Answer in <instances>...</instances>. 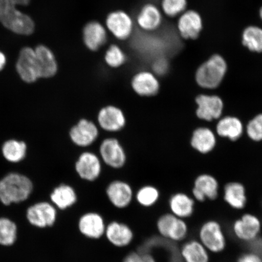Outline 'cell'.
I'll use <instances>...</instances> for the list:
<instances>
[{
	"label": "cell",
	"instance_id": "cell-19",
	"mask_svg": "<svg viewBox=\"0 0 262 262\" xmlns=\"http://www.w3.org/2000/svg\"><path fill=\"white\" fill-rule=\"evenodd\" d=\"M196 103L198 104L196 115L200 119L211 121L221 116L224 104L219 97L201 95L196 98Z\"/></svg>",
	"mask_w": 262,
	"mask_h": 262
},
{
	"label": "cell",
	"instance_id": "cell-21",
	"mask_svg": "<svg viewBox=\"0 0 262 262\" xmlns=\"http://www.w3.org/2000/svg\"><path fill=\"white\" fill-rule=\"evenodd\" d=\"M104 234L111 244L120 248L129 245L134 237L133 232L128 226L118 222L110 223Z\"/></svg>",
	"mask_w": 262,
	"mask_h": 262
},
{
	"label": "cell",
	"instance_id": "cell-18",
	"mask_svg": "<svg viewBox=\"0 0 262 262\" xmlns=\"http://www.w3.org/2000/svg\"><path fill=\"white\" fill-rule=\"evenodd\" d=\"M139 27L146 32H152L158 29L162 22L160 9L152 3H146L139 10L136 16Z\"/></svg>",
	"mask_w": 262,
	"mask_h": 262
},
{
	"label": "cell",
	"instance_id": "cell-39",
	"mask_svg": "<svg viewBox=\"0 0 262 262\" xmlns=\"http://www.w3.org/2000/svg\"><path fill=\"white\" fill-rule=\"evenodd\" d=\"M237 262H262V257L255 252H248L238 257Z\"/></svg>",
	"mask_w": 262,
	"mask_h": 262
},
{
	"label": "cell",
	"instance_id": "cell-29",
	"mask_svg": "<svg viewBox=\"0 0 262 262\" xmlns=\"http://www.w3.org/2000/svg\"><path fill=\"white\" fill-rule=\"evenodd\" d=\"M215 143L214 134L207 128H199L193 134L191 145L202 153L210 151L214 147Z\"/></svg>",
	"mask_w": 262,
	"mask_h": 262
},
{
	"label": "cell",
	"instance_id": "cell-15",
	"mask_svg": "<svg viewBox=\"0 0 262 262\" xmlns=\"http://www.w3.org/2000/svg\"><path fill=\"white\" fill-rule=\"evenodd\" d=\"M78 227L81 234L92 239L101 238L106 230L102 216L94 212L82 215L78 221Z\"/></svg>",
	"mask_w": 262,
	"mask_h": 262
},
{
	"label": "cell",
	"instance_id": "cell-16",
	"mask_svg": "<svg viewBox=\"0 0 262 262\" xmlns=\"http://www.w3.org/2000/svg\"><path fill=\"white\" fill-rule=\"evenodd\" d=\"M131 86L141 97H151L158 93L160 84L155 75L149 71H140L131 80Z\"/></svg>",
	"mask_w": 262,
	"mask_h": 262
},
{
	"label": "cell",
	"instance_id": "cell-13",
	"mask_svg": "<svg viewBox=\"0 0 262 262\" xmlns=\"http://www.w3.org/2000/svg\"><path fill=\"white\" fill-rule=\"evenodd\" d=\"M75 171L82 179L93 182L98 178L101 171L99 158L90 152L82 153L75 163Z\"/></svg>",
	"mask_w": 262,
	"mask_h": 262
},
{
	"label": "cell",
	"instance_id": "cell-22",
	"mask_svg": "<svg viewBox=\"0 0 262 262\" xmlns=\"http://www.w3.org/2000/svg\"><path fill=\"white\" fill-rule=\"evenodd\" d=\"M180 255L183 262H210L209 252L196 239L185 242L180 249Z\"/></svg>",
	"mask_w": 262,
	"mask_h": 262
},
{
	"label": "cell",
	"instance_id": "cell-37",
	"mask_svg": "<svg viewBox=\"0 0 262 262\" xmlns=\"http://www.w3.org/2000/svg\"><path fill=\"white\" fill-rule=\"evenodd\" d=\"M123 262H157L156 258L150 253L133 252L124 258Z\"/></svg>",
	"mask_w": 262,
	"mask_h": 262
},
{
	"label": "cell",
	"instance_id": "cell-40",
	"mask_svg": "<svg viewBox=\"0 0 262 262\" xmlns=\"http://www.w3.org/2000/svg\"><path fill=\"white\" fill-rule=\"evenodd\" d=\"M6 64V58L4 54L0 52V71L5 68Z\"/></svg>",
	"mask_w": 262,
	"mask_h": 262
},
{
	"label": "cell",
	"instance_id": "cell-7",
	"mask_svg": "<svg viewBox=\"0 0 262 262\" xmlns=\"http://www.w3.org/2000/svg\"><path fill=\"white\" fill-rule=\"evenodd\" d=\"M16 70L22 81L26 83H34L41 78L34 49L26 47L21 49L16 62Z\"/></svg>",
	"mask_w": 262,
	"mask_h": 262
},
{
	"label": "cell",
	"instance_id": "cell-41",
	"mask_svg": "<svg viewBox=\"0 0 262 262\" xmlns=\"http://www.w3.org/2000/svg\"><path fill=\"white\" fill-rule=\"evenodd\" d=\"M260 17H261V18L262 19V8L260 10Z\"/></svg>",
	"mask_w": 262,
	"mask_h": 262
},
{
	"label": "cell",
	"instance_id": "cell-14",
	"mask_svg": "<svg viewBox=\"0 0 262 262\" xmlns=\"http://www.w3.org/2000/svg\"><path fill=\"white\" fill-rule=\"evenodd\" d=\"M107 40V29L97 21H91L83 29V40L86 47L91 51H97L103 47Z\"/></svg>",
	"mask_w": 262,
	"mask_h": 262
},
{
	"label": "cell",
	"instance_id": "cell-12",
	"mask_svg": "<svg viewBox=\"0 0 262 262\" xmlns=\"http://www.w3.org/2000/svg\"><path fill=\"white\" fill-rule=\"evenodd\" d=\"M70 138L75 145L88 147L96 141L98 130L96 124L87 119H81L70 130Z\"/></svg>",
	"mask_w": 262,
	"mask_h": 262
},
{
	"label": "cell",
	"instance_id": "cell-11",
	"mask_svg": "<svg viewBox=\"0 0 262 262\" xmlns=\"http://www.w3.org/2000/svg\"><path fill=\"white\" fill-rule=\"evenodd\" d=\"M98 123L103 130L118 132L126 125V117L122 110L110 105L101 108L97 117Z\"/></svg>",
	"mask_w": 262,
	"mask_h": 262
},
{
	"label": "cell",
	"instance_id": "cell-6",
	"mask_svg": "<svg viewBox=\"0 0 262 262\" xmlns=\"http://www.w3.org/2000/svg\"><path fill=\"white\" fill-rule=\"evenodd\" d=\"M261 227L262 222L257 216L245 213L233 222L232 231L238 240L250 243L259 236Z\"/></svg>",
	"mask_w": 262,
	"mask_h": 262
},
{
	"label": "cell",
	"instance_id": "cell-34",
	"mask_svg": "<svg viewBox=\"0 0 262 262\" xmlns=\"http://www.w3.org/2000/svg\"><path fill=\"white\" fill-rule=\"evenodd\" d=\"M158 189L152 186H143L136 195L137 202L144 207H150L156 204L159 199Z\"/></svg>",
	"mask_w": 262,
	"mask_h": 262
},
{
	"label": "cell",
	"instance_id": "cell-8",
	"mask_svg": "<svg viewBox=\"0 0 262 262\" xmlns=\"http://www.w3.org/2000/svg\"><path fill=\"white\" fill-rule=\"evenodd\" d=\"M105 25L107 31L120 41L129 39L134 30L133 19L121 10L110 12L106 16Z\"/></svg>",
	"mask_w": 262,
	"mask_h": 262
},
{
	"label": "cell",
	"instance_id": "cell-24",
	"mask_svg": "<svg viewBox=\"0 0 262 262\" xmlns=\"http://www.w3.org/2000/svg\"><path fill=\"white\" fill-rule=\"evenodd\" d=\"M178 29L183 38H198L202 29L201 16L194 11H189L183 14L179 19Z\"/></svg>",
	"mask_w": 262,
	"mask_h": 262
},
{
	"label": "cell",
	"instance_id": "cell-17",
	"mask_svg": "<svg viewBox=\"0 0 262 262\" xmlns=\"http://www.w3.org/2000/svg\"><path fill=\"white\" fill-rule=\"evenodd\" d=\"M106 194L115 207L123 209L126 208L130 204L133 192L128 183L116 180L108 185Z\"/></svg>",
	"mask_w": 262,
	"mask_h": 262
},
{
	"label": "cell",
	"instance_id": "cell-25",
	"mask_svg": "<svg viewBox=\"0 0 262 262\" xmlns=\"http://www.w3.org/2000/svg\"><path fill=\"white\" fill-rule=\"evenodd\" d=\"M27 143L24 140L10 139L5 141L1 147L2 155L6 160L12 164L24 161L28 155Z\"/></svg>",
	"mask_w": 262,
	"mask_h": 262
},
{
	"label": "cell",
	"instance_id": "cell-2",
	"mask_svg": "<svg viewBox=\"0 0 262 262\" xmlns=\"http://www.w3.org/2000/svg\"><path fill=\"white\" fill-rule=\"evenodd\" d=\"M31 0H0V23L16 34L29 35L34 31L35 24L30 16L24 14L16 6H27Z\"/></svg>",
	"mask_w": 262,
	"mask_h": 262
},
{
	"label": "cell",
	"instance_id": "cell-35",
	"mask_svg": "<svg viewBox=\"0 0 262 262\" xmlns=\"http://www.w3.org/2000/svg\"><path fill=\"white\" fill-rule=\"evenodd\" d=\"M187 2L186 0H162V8L165 14L173 17L185 11Z\"/></svg>",
	"mask_w": 262,
	"mask_h": 262
},
{
	"label": "cell",
	"instance_id": "cell-30",
	"mask_svg": "<svg viewBox=\"0 0 262 262\" xmlns=\"http://www.w3.org/2000/svg\"><path fill=\"white\" fill-rule=\"evenodd\" d=\"M217 133L222 137H229L231 140H237L242 135L243 126L237 118L227 117L219 122Z\"/></svg>",
	"mask_w": 262,
	"mask_h": 262
},
{
	"label": "cell",
	"instance_id": "cell-3",
	"mask_svg": "<svg viewBox=\"0 0 262 262\" xmlns=\"http://www.w3.org/2000/svg\"><path fill=\"white\" fill-rule=\"evenodd\" d=\"M227 70L224 59L219 55H213L198 69L196 82L202 88L214 89L221 83Z\"/></svg>",
	"mask_w": 262,
	"mask_h": 262
},
{
	"label": "cell",
	"instance_id": "cell-5",
	"mask_svg": "<svg viewBox=\"0 0 262 262\" xmlns=\"http://www.w3.org/2000/svg\"><path fill=\"white\" fill-rule=\"evenodd\" d=\"M157 229L162 237L176 243L184 241L189 232L185 220L176 217L171 212L160 216L157 222Z\"/></svg>",
	"mask_w": 262,
	"mask_h": 262
},
{
	"label": "cell",
	"instance_id": "cell-20",
	"mask_svg": "<svg viewBox=\"0 0 262 262\" xmlns=\"http://www.w3.org/2000/svg\"><path fill=\"white\" fill-rule=\"evenodd\" d=\"M218 190L217 180L211 176L202 175L195 180L192 195L199 202H204L206 199L214 201L217 198Z\"/></svg>",
	"mask_w": 262,
	"mask_h": 262
},
{
	"label": "cell",
	"instance_id": "cell-33",
	"mask_svg": "<svg viewBox=\"0 0 262 262\" xmlns=\"http://www.w3.org/2000/svg\"><path fill=\"white\" fill-rule=\"evenodd\" d=\"M126 55L122 48L116 45H111L104 55V61L112 68L122 67L126 61Z\"/></svg>",
	"mask_w": 262,
	"mask_h": 262
},
{
	"label": "cell",
	"instance_id": "cell-31",
	"mask_svg": "<svg viewBox=\"0 0 262 262\" xmlns=\"http://www.w3.org/2000/svg\"><path fill=\"white\" fill-rule=\"evenodd\" d=\"M18 227L11 219L0 217V245L11 247L17 240Z\"/></svg>",
	"mask_w": 262,
	"mask_h": 262
},
{
	"label": "cell",
	"instance_id": "cell-27",
	"mask_svg": "<svg viewBox=\"0 0 262 262\" xmlns=\"http://www.w3.org/2000/svg\"><path fill=\"white\" fill-rule=\"evenodd\" d=\"M50 199L55 208L64 210L76 203L77 196L74 189L71 186L61 184L54 189L51 193Z\"/></svg>",
	"mask_w": 262,
	"mask_h": 262
},
{
	"label": "cell",
	"instance_id": "cell-28",
	"mask_svg": "<svg viewBox=\"0 0 262 262\" xmlns=\"http://www.w3.org/2000/svg\"><path fill=\"white\" fill-rule=\"evenodd\" d=\"M225 201L232 209L242 210L247 205V198L243 185L239 183H229L224 189Z\"/></svg>",
	"mask_w": 262,
	"mask_h": 262
},
{
	"label": "cell",
	"instance_id": "cell-26",
	"mask_svg": "<svg viewBox=\"0 0 262 262\" xmlns=\"http://www.w3.org/2000/svg\"><path fill=\"white\" fill-rule=\"evenodd\" d=\"M171 213L176 217L184 219L191 217L195 210L194 200L184 193H177L169 199Z\"/></svg>",
	"mask_w": 262,
	"mask_h": 262
},
{
	"label": "cell",
	"instance_id": "cell-36",
	"mask_svg": "<svg viewBox=\"0 0 262 262\" xmlns=\"http://www.w3.org/2000/svg\"><path fill=\"white\" fill-rule=\"evenodd\" d=\"M247 133L251 139L255 141L262 140V114L258 115L249 123Z\"/></svg>",
	"mask_w": 262,
	"mask_h": 262
},
{
	"label": "cell",
	"instance_id": "cell-42",
	"mask_svg": "<svg viewBox=\"0 0 262 262\" xmlns=\"http://www.w3.org/2000/svg\"></svg>",
	"mask_w": 262,
	"mask_h": 262
},
{
	"label": "cell",
	"instance_id": "cell-10",
	"mask_svg": "<svg viewBox=\"0 0 262 262\" xmlns=\"http://www.w3.org/2000/svg\"><path fill=\"white\" fill-rule=\"evenodd\" d=\"M100 153L103 162L111 168H122L126 163V153L119 141L116 139L104 140L100 147Z\"/></svg>",
	"mask_w": 262,
	"mask_h": 262
},
{
	"label": "cell",
	"instance_id": "cell-9",
	"mask_svg": "<svg viewBox=\"0 0 262 262\" xmlns=\"http://www.w3.org/2000/svg\"><path fill=\"white\" fill-rule=\"evenodd\" d=\"M57 212L54 205L40 202L31 205L26 212L29 224L38 228L51 227L57 220Z\"/></svg>",
	"mask_w": 262,
	"mask_h": 262
},
{
	"label": "cell",
	"instance_id": "cell-38",
	"mask_svg": "<svg viewBox=\"0 0 262 262\" xmlns=\"http://www.w3.org/2000/svg\"><path fill=\"white\" fill-rule=\"evenodd\" d=\"M168 70V63L165 58H157L153 63L152 70L155 74L163 75L167 73Z\"/></svg>",
	"mask_w": 262,
	"mask_h": 262
},
{
	"label": "cell",
	"instance_id": "cell-1",
	"mask_svg": "<svg viewBox=\"0 0 262 262\" xmlns=\"http://www.w3.org/2000/svg\"><path fill=\"white\" fill-rule=\"evenodd\" d=\"M34 183L24 173L11 172L0 179V202L3 205L20 204L30 198Z\"/></svg>",
	"mask_w": 262,
	"mask_h": 262
},
{
	"label": "cell",
	"instance_id": "cell-4",
	"mask_svg": "<svg viewBox=\"0 0 262 262\" xmlns=\"http://www.w3.org/2000/svg\"><path fill=\"white\" fill-rule=\"evenodd\" d=\"M199 241L209 253L219 254L227 248V237L221 224L217 221H206L200 227Z\"/></svg>",
	"mask_w": 262,
	"mask_h": 262
},
{
	"label": "cell",
	"instance_id": "cell-32",
	"mask_svg": "<svg viewBox=\"0 0 262 262\" xmlns=\"http://www.w3.org/2000/svg\"><path fill=\"white\" fill-rule=\"evenodd\" d=\"M243 44L251 51L262 52V29L250 26L243 33Z\"/></svg>",
	"mask_w": 262,
	"mask_h": 262
},
{
	"label": "cell",
	"instance_id": "cell-23",
	"mask_svg": "<svg viewBox=\"0 0 262 262\" xmlns=\"http://www.w3.org/2000/svg\"><path fill=\"white\" fill-rule=\"evenodd\" d=\"M34 50L41 78L54 77L57 73L58 66L53 52L45 45H39Z\"/></svg>",
	"mask_w": 262,
	"mask_h": 262
}]
</instances>
